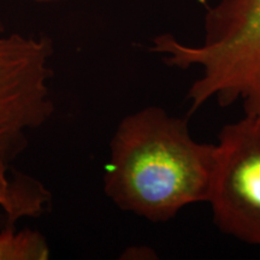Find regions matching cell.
<instances>
[{
    "mask_svg": "<svg viewBox=\"0 0 260 260\" xmlns=\"http://www.w3.org/2000/svg\"><path fill=\"white\" fill-rule=\"evenodd\" d=\"M104 172V190L117 207L151 222L207 203L216 144L191 138L187 119L148 106L117 126Z\"/></svg>",
    "mask_w": 260,
    "mask_h": 260,
    "instance_id": "1",
    "label": "cell"
},
{
    "mask_svg": "<svg viewBox=\"0 0 260 260\" xmlns=\"http://www.w3.org/2000/svg\"><path fill=\"white\" fill-rule=\"evenodd\" d=\"M53 45L46 37L8 32L0 23V210L8 224L45 212L51 194L14 168L30 133L54 113L51 92Z\"/></svg>",
    "mask_w": 260,
    "mask_h": 260,
    "instance_id": "2",
    "label": "cell"
},
{
    "mask_svg": "<svg viewBox=\"0 0 260 260\" xmlns=\"http://www.w3.org/2000/svg\"><path fill=\"white\" fill-rule=\"evenodd\" d=\"M151 51L170 67L200 68L187 94L191 111L214 98L220 106L240 102L245 113L260 115V0H219L205 16L200 45L161 34Z\"/></svg>",
    "mask_w": 260,
    "mask_h": 260,
    "instance_id": "3",
    "label": "cell"
},
{
    "mask_svg": "<svg viewBox=\"0 0 260 260\" xmlns=\"http://www.w3.org/2000/svg\"><path fill=\"white\" fill-rule=\"evenodd\" d=\"M207 203L220 232L260 247V115L223 126Z\"/></svg>",
    "mask_w": 260,
    "mask_h": 260,
    "instance_id": "4",
    "label": "cell"
},
{
    "mask_svg": "<svg viewBox=\"0 0 260 260\" xmlns=\"http://www.w3.org/2000/svg\"><path fill=\"white\" fill-rule=\"evenodd\" d=\"M50 253L46 237L39 232L16 230L15 224L0 229V260H47Z\"/></svg>",
    "mask_w": 260,
    "mask_h": 260,
    "instance_id": "5",
    "label": "cell"
},
{
    "mask_svg": "<svg viewBox=\"0 0 260 260\" xmlns=\"http://www.w3.org/2000/svg\"><path fill=\"white\" fill-rule=\"evenodd\" d=\"M37 3H53V2H59V0H34Z\"/></svg>",
    "mask_w": 260,
    "mask_h": 260,
    "instance_id": "6",
    "label": "cell"
}]
</instances>
